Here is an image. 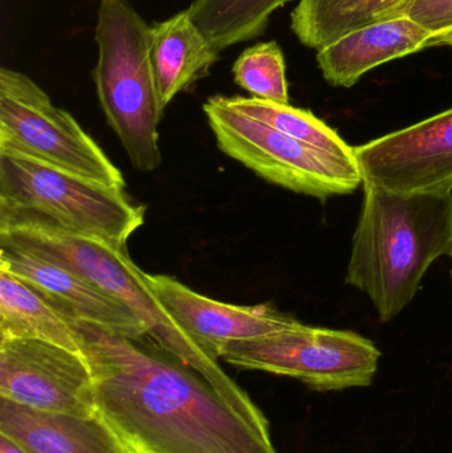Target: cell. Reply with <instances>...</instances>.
<instances>
[{"instance_id":"obj_21","label":"cell","mask_w":452,"mask_h":453,"mask_svg":"<svg viewBox=\"0 0 452 453\" xmlns=\"http://www.w3.org/2000/svg\"><path fill=\"white\" fill-rule=\"evenodd\" d=\"M405 16L434 34L452 29V0H413Z\"/></svg>"},{"instance_id":"obj_10","label":"cell","mask_w":452,"mask_h":453,"mask_svg":"<svg viewBox=\"0 0 452 453\" xmlns=\"http://www.w3.org/2000/svg\"><path fill=\"white\" fill-rule=\"evenodd\" d=\"M364 182L395 193H452V108L355 148Z\"/></svg>"},{"instance_id":"obj_2","label":"cell","mask_w":452,"mask_h":453,"mask_svg":"<svg viewBox=\"0 0 452 453\" xmlns=\"http://www.w3.org/2000/svg\"><path fill=\"white\" fill-rule=\"evenodd\" d=\"M347 284L365 293L382 322L413 301L427 269L452 250V193L403 194L364 182Z\"/></svg>"},{"instance_id":"obj_5","label":"cell","mask_w":452,"mask_h":453,"mask_svg":"<svg viewBox=\"0 0 452 453\" xmlns=\"http://www.w3.org/2000/svg\"><path fill=\"white\" fill-rule=\"evenodd\" d=\"M98 60L93 71L101 109L134 169L162 164L159 103L151 64L150 26L129 0H100L96 24Z\"/></svg>"},{"instance_id":"obj_12","label":"cell","mask_w":452,"mask_h":453,"mask_svg":"<svg viewBox=\"0 0 452 453\" xmlns=\"http://www.w3.org/2000/svg\"><path fill=\"white\" fill-rule=\"evenodd\" d=\"M0 265L36 288L73 321L132 340H148V327L140 317L71 269L7 244H0Z\"/></svg>"},{"instance_id":"obj_19","label":"cell","mask_w":452,"mask_h":453,"mask_svg":"<svg viewBox=\"0 0 452 453\" xmlns=\"http://www.w3.org/2000/svg\"><path fill=\"white\" fill-rule=\"evenodd\" d=\"M291 0H194L188 11L218 50L262 36L271 16Z\"/></svg>"},{"instance_id":"obj_11","label":"cell","mask_w":452,"mask_h":453,"mask_svg":"<svg viewBox=\"0 0 452 453\" xmlns=\"http://www.w3.org/2000/svg\"><path fill=\"white\" fill-rule=\"evenodd\" d=\"M146 279L178 326L215 361L228 343L264 337L300 324L271 303L233 305L199 295L167 274H146Z\"/></svg>"},{"instance_id":"obj_17","label":"cell","mask_w":452,"mask_h":453,"mask_svg":"<svg viewBox=\"0 0 452 453\" xmlns=\"http://www.w3.org/2000/svg\"><path fill=\"white\" fill-rule=\"evenodd\" d=\"M413 0H299L291 28L305 47L321 50L350 32L405 16Z\"/></svg>"},{"instance_id":"obj_6","label":"cell","mask_w":452,"mask_h":453,"mask_svg":"<svg viewBox=\"0 0 452 453\" xmlns=\"http://www.w3.org/2000/svg\"><path fill=\"white\" fill-rule=\"evenodd\" d=\"M203 111L219 150L267 182L318 199L352 194L364 183L358 164L249 119L225 105L220 96L210 97Z\"/></svg>"},{"instance_id":"obj_15","label":"cell","mask_w":452,"mask_h":453,"mask_svg":"<svg viewBox=\"0 0 452 453\" xmlns=\"http://www.w3.org/2000/svg\"><path fill=\"white\" fill-rule=\"evenodd\" d=\"M151 64L162 109L209 76L220 50L202 31L190 11L175 13L150 26Z\"/></svg>"},{"instance_id":"obj_14","label":"cell","mask_w":452,"mask_h":453,"mask_svg":"<svg viewBox=\"0 0 452 453\" xmlns=\"http://www.w3.org/2000/svg\"><path fill=\"white\" fill-rule=\"evenodd\" d=\"M433 32L409 16L379 21L345 35L318 52L324 79L333 87L350 88L372 69L424 50Z\"/></svg>"},{"instance_id":"obj_18","label":"cell","mask_w":452,"mask_h":453,"mask_svg":"<svg viewBox=\"0 0 452 453\" xmlns=\"http://www.w3.org/2000/svg\"><path fill=\"white\" fill-rule=\"evenodd\" d=\"M220 98L228 108L257 119L299 142L312 146L348 164H357L355 148L348 145L332 127L310 111L255 97L220 96Z\"/></svg>"},{"instance_id":"obj_4","label":"cell","mask_w":452,"mask_h":453,"mask_svg":"<svg viewBox=\"0 0 452 453\" xmlns=\"http://www.w3.org/2000/svg\"><path fill=\"white\" fill-rule=\"evenodd\" d=\"M143 222L125 188L0 149V226L39 223L126 248Z\"/></svg>"},{"instance_id":"obj_3","label":"cell","mask_w":452,"mask_h":453,"mask_svg":"<svg viewBox=\"0 0 452 453\" xmlns=\"http://www.w3.org/2000/svg\"><path fill=\"white\" fill-rule=\"evenodd\" d=\"M0 244L65 266L124 303L148 327L151 342L198 372L249 422L268 428L267 419L246 391L178 326L149 285L148 273L130 258L127 248L39 223L0 226Z\"/></svg>"},{"instance_id":"obj_7","label":"cell","mask_w":452,"mask_h":453,"mask_svg":"<svg viewBox=\"0 0 452 453\" xmlns=\"http://www.w3.org/2000/svg\"><path fill=\"white\" fill-rule=\"evenodd\" d=\"M0 149H10L111 188L121 170L64 109L27 74L0 69Z\"/></svg>"},{"instance_id":"obj_1","label":"cell","mask_w":452,"mask_h":453,"mask_svg":"<svg viewBox=\"0 0 452 453\" xmlns=\"http://www.w3.org/2000/svg\"><path fill=\"white\" fill-rule=\"evenodd\" d=\"M76 322L98 414L142 453H278L270 428L236 411L198 372L151 342Z\"/></svg>"},{"instance_id":"obj_16","label":"cell","mask_w":452,"mask_h":453,"mask_svg":"<svg viewBox=\"0 0 452 453\" xmlns=\"http://www.w3.org/2000/svg\"><path fill=\"white\" fill-rule=\"evenodd\" d=\"M0 338H26L82 353L76 322L44 295L0 265Z\"/></svg>"},{"instance_id":"obj_22","label":"cell","mask_w":452,"mask_h":453,"mask_svg":"<svg viewBox=\"0 0 452 453\" xmlns=\"http://www.w3.org/2000/svg\"><path fill=\"white\" fill-rule=\"evenodd\" d=\"M433 47H452V29L433 35L425 44L424 50Z\"/></svg>"},{"instance_id":"obj_20","label":"cell","mask_w":452,"mask_h":453,"mask_svg":"<svg viewBox=\"0 0 452 453\" xmlns=\"http://www.w3.org/2000/svg\"><path fill=\"white\" fill-rule=\"evenodd\" d=\"M234 81L252 97L289 105L283 50L276 42H257L244 50L233 66Z\"/></svg>"},{"instance_id":"obj_23","label":"cell","mask_w":452,"mask_h":453,"mask_svg":"<svg viewBox=\"0 0 452 453\" xmlns=\"http://www.w3.org/2000/svg\"><path fill=\"white\" fill-rule=\"evenodd\" d=\"M0 453H31L28 449L16 443L12 439L8 438L4 434H0Z\"/></svg>"},{"instance_id":"obj_13","label":"cell","mask_w":452,"mask_h":453,"mask_svg":"<svg viewBox=\"0 0 452 453\" xmlns=\"http://www.w3.org/2000/svg\"><path fill=\"white\" fill-rule=\"evenodd\" d=\"M0 434L31 453H138L101 417L39 411L0 398Z\"/></svg>"},{"instance_id":"obj_8","label":"cell","mask_w":452,"mask_h":453,"mask_svg":"<svg viewBox=\"0 0 452 453\" xmlns=\"http://www.w3.org/2000/svg\"><path fill=\"white\" fill-rule=\"evenodd\" d=\"M220 358L239 369L296 378L316 391H339L371 385L381 353L357 333L300 322L283 332L228 343Z\"/></svg>"},{"instance_id":"obj_24","label":"cell","mask_w":452,"mask_h":453,"mask_svg":"<svg viewBox=\"0 0 452 453\" xmlns=\"http://www.w3.org/2000/svg\"><path fill=\"white\" fill-rule=\"evenodd\" d=\"M450 257H451V261H452V250H451V253H450ZM451 276H452V269H451Z\"/></svg>"},{"instance_id":"obj_25","label":"cell","mask_w":452,"mask_h":453,"mask_svg":"<svg viewBox=\"0 0 452 453\" xmlns=\"http://www.w3.org/2000/svg\"><path fill=\"white\" fill-rule=\"evenodd\" d=\"M138 452V451H137ZM138 453H142V452H138Z\"/></svg>"},{"instance_id":"obj_9","label":"cell","mask_w":452,"mask_h":453,"mask_svg":"<svg viewBox=\"0 0 452 453\" xmlns=\"http://www.w3.org/2000/svg\"><path fill=\"white\" fill-rule=\"evenodd\" d=\"M0 398L39 411L98 415L84 354L45 341L0 338Z\"/></svg>"}]
</instances>
